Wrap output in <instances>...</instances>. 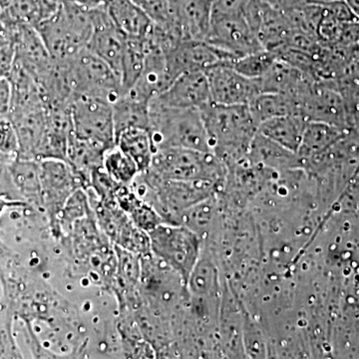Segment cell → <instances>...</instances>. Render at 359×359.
I'll return each instance as SVG.
<instances>
[{"label": "cell", "instance_id": "cell-1", "mask_svg": "<svg viewBox=\"0 0 359 359\" xmlns=\"http://www.w3.org/2000/svg\"><path fill=\"white\" fill-rule=\"evenodd\" d=\"M211 151L226 166L245 159L259 130L249 105L208 103L200 109Z\"/></svg>", "mask_w": 359, "mask_h": 359}, {"label": "cell", "instance_id": "cell-2", "mask_svg": "<svg viewBox=\"0 0 359 359\" xmlns=\"http://www.w3.org/2000/svg\"><path fill=\"white\" fill-rule=\"evenodd\" d=\"M35 29L53 60L68 62L88 46L93 32L90 11L63 0L58 11Z\"/></svg>", "mask_w": 359, "mask_h": 359}, {"label": "cell", "instance_id": "cell-3", "mask_svg": "<svg viewBox=\"0 0 359 359\" xmlns=\"http://www.w3.org/2000/svg\"><path fill=\"white\" fill-rule=\"evenodd\" d=\"M149 114L148 130L155 151L161 148H186L212 152L200 109H180L150 102Z\"/></svg>", "mask_w": 359, "mask_h": 359}, {"label": "cell", "instance_id": "cell-4", "mask_svg": "<svg viewBox=\"0 0 359 359\" xmlns=\"http://www.w3.org/2000/svg\"><path fill=\"white\" fill-rule=\"evenodd\" d=\"M149 173L162 180L208 181L219 185L226 178V164L214 153L186 148L155 151Z\"/></svg>", "mask_w": 359, "mask_h": 359}, {"label": "cell", "instance_id": "cell-5", "mask_svg": "<svg viewBox=\"0 0 359 359\" xmlns=\"http://www.w3.org/2000/svg\"><path fill=\"white\" fill-rule=\"evenodd\" d=\"M148 236L152 256L176 271L187 285L200 259L199 235L185 224L163 222Z\"/></svg>", "mask_w": 359, "mask_h": 359}, {"label": "cell", "instance_id": "cell-6", "mask_svg": "<svg viewBox=\"0 0 359 359\" xmlns=\"http://www.w3.org/2000/svg\"><path fill=\"white\" fill-rule=\"evenodd\" d=\"M66 65L74 95L98 97L113 103L124 92L115 71L87 48Z\"/></svg>", "mask_w": 359, "mask_h": 359}, {"label": "cell", "instance_id": "cell-7", "mask_svg": "<svg viewBox=\"0 0 359 359\" xmlns=\"http://www.w3.org/2000/svg\"><path fill=\"white\" fill-rule=\"evenodd\" d=\"M72 133L104 148L116 146L112 103L98 97L74 95L69 105Z\"/></svg>", "mask_w": 359, "mask_h": 359}, {"label": "cell", "instance_id": "cell-8", "mask_svg": "<svg viewBox=\"0 0 359 359\" xmlns=\"http://www.w3.org/2000/svg\"><path fill=\"white\" fill-rule=\"evenodd\" d=\"M41 208L50 222L54 235L61 231L59 217L75 191L84 188L69 163L60 159L39 160Z\"/></svg>", "mask_w": 359, "mask_h": 359}, {"label": "cell", "instance_id": "cell-9", "mask_svg": "<svg viewBox=\"0 0 359 359\" xmlns=\"http://www.w3.org/2000/svg\"><path fill=\"white\" fill-rule=\"evenodd\" d=\"M205 41L235 58L264 49L245 20L244 13H212L211 25Z\"/></svg>", "mask_w": 359, "mask_h": 359}, {"label": "cell", "instance_id": "cell-10", "mask_svg": "<svg viewBox=\"0 0 359 359\" xmlns=\"http://www.w3.org/2000/svg\"><path fill=\"white\" fill-rule=\"evenodd\" d=\"M96 219L104 233L115 247L129 250L138 256L151 254L148 233L135 226L117 201H99Z\"/></svg>", "mask_w": 359, "mask_h": 359}, {"label": "cell", "instance_id": "cell-11", "mask_svg": "<svg viewBox=\"0 0 359 359\" xmlns=\"http://www.w3.org/2000/svg\"><path fill=\"white\" fill-rule=\"evenodd\" d=\"M211 102L221 105H249L262 93L259 79L241 74L230 63H222L205 72Z\"/></svg>", "mask_w": 359, "mask_h": 359}, {"label": "cell", "instance_id": "cell-12", "mask_svg": "<svg viewBox=\"0 0 359 359\" xmlns=\"http://www.w3.org/2000/svg\"><path fill=\"white\" fill-rule=\"evenodd\" d=\"M167 65L173 80L187 72H207L222 63H230L233 56L207 41L186 40L166 52Z\"/></svg>", "mask_w": 359, "mask_h": 359}, {"label": "cell", "instance_id": "cell-13", "mask_svg": "<svg viewBox=\"0 0 359 359\" xmlns=\"http://www.w3.org/2000/svg\"><path fill=\"white\" fill-rule=\"evenodd\" d=\"M93 23V32L87 49L105 61L121 79L123 51H124V34L116 26L114 21L106 8L90 11Z\"/></svg>", "mask_w": 359, "mask_h": 359}, {"label": "cell", "instance_id": "cell-14", "mask_svg": "<svg viewBox=\"0 0 359 359\" xmlns=\"http://www.w3.org/2000/svg\"><path fill=\"white\" fill-rule=\"evenodd\" d=\"M150 102L180 109H201L211 102L207 75L205 72L183 73Z\"/></svg>", "mask_w": 359, "mask_h": 359}, {"label": "cell", "instance_id": "cell-15", "mask_svg": "<svg viewBox=\"0 0 359 359\" xmlns=\"http://www.w3.org/2000/svg\"><path fill=\"white\" fill-rule=\"evenodd\" d=\"M7 115L13 122L20 141V153L16 158L39 160L46 129L47 107L45 103L11 108Z\"/></svg>", "mask_w": 359, "mask_h": 359}, {"label": "cell", "instance_id": "cell-16", "mask_svg": "<svg viewBox=\"0 0 359 359\" xmlns=\"http://www.w3.org/2000/svg\"><path fill=\"white\" fill-rule=\"evenodd\" d=\"M173 81L167 65L166 53L146 37L145 63L136 83L125 90L141 100L150 102Z\"/></svg>", "mask_w": 359, "mask_h": 359}, {"label": "cell", "instance_id": "cell-17", "mask_svg": "<svg viewBox=\"0 0 359 359\" xmlns=\"http://www.w3.org/2000/svg\"><path fill=\"white\" fill-rule=\"evenodd\" d=\"M13 43L15 49V62L30 73L36 82L53 67L55 61L35 28L30 26L14 27Z\"/></svg>", "mask_w": 359, "mask_h": 359}, {"label": "cell", "instance_id": "cell-18", "mask_svg": "<svg viewBox=\"0 0 359 359\" xmlns=\"http://www.w3.org/2000/svg\"><path fill=\"white\" fill-rule=\"evenodd\" d=\"M169 6L182 39L205 41L211 25L212 0H169Z\"/></svg>", "mask_w": 359, "mask_h": 359}, {"label": "cell", "instance_id": "cell-19", "mask_svg": "<svg viewBox=\"0 0 359 359\" xmlns=\"http://www.w3.org/2000/svg\"><path fill=\"white\" fill-rule=\"evenodd\" d=\"M63 0H9L1 11V20L9 28H36L58 11Z\"/></svg>", "mask_w": 359, "mask_h": 359}, {"label": "cell", "instance_id": "cell-20", "mask_svg": "<svg viewBox=\"0 0 359 359\" xmlns=\"http://www.w3.org/2000/svg\"><path fill=\"white\" fill-rule=\"evenodd\" d=\"M248 158L252 164L271 171H290L302 167L299 156L259 132L250 143Z\"/></svg>", "mask_w": 359, "mask_h": 359}, {"label": "cell", "instance_id": "cell-21", "mask_svg": "<svg viewBox=\"0 0 359 359\" xmlns=\"http://www.w3.org/2000/svg\"><path fill=\"white\" fill-rule=\"evenodd\" d=\"M308 122L301 115H285L261 123L257 132L297 154Z\"/></svg>", "mask_w": 359, "mask_h": 359}, {"label": "cell", "instance_id": "cell-22", "mask_svg": "<svg viewBox=\"0 0 359 359\" xmlns=\"http://www.w3.org/2000/svg\"><path fill=\"white\" fill-rule=\"evenodd\" d=\"M107 149L99 145L95 142L83 140L71 135L68 144L67 158L66 162L74 170L87 189L90 176L97 168L103 166V160Z\"/></svg>", "mask_w": 359, "mask_h": 359}, {"label": "cell", "instance_id": "cell-23", "mask_svg": "<svg viewBox=\"0 0 359 359\" xmlns=\"http://www.w3.org/2000/svg\"><path fill=\"white\" fill-rule=\"evenodd\" d=\"M107 11L126 36L146 37L152 29V20L133 0H110Z\"/></svg>", "mask_w": 359, "mask_h": 359}, {"label": "cell", "instance_id": "cell-24", "mask_svg": "<svg viewBox=\"0 0 359 359\" xmlns=\"http://www.w3.org/2000/svg\"><path fill=\"white\" fill-rule=\"evenodd\" d=\"M311 78L313 77L278 57L263 76L259 78V82L262 93L294 94Z\"/></svg>", "mask_w": 359, "mask_h": 359}, {"label": "cell", "instance_id": "cell-25", "mask_svg": "<svg viewBox=\"0 0 359 359\" xmlns=\"http://www.w3.org/2000/svg\"><path fill=\"white\" fill-rule=\"evenodd\" d=\"M116 138L125 130L149 129L150 102L141 100L124 91L112 103Z\"/></svg>", "mask_w": 359, "mask_h": 359}, {"label": "cell", "instance_id": "cell-26", "mask_svg": "<svg viewBox=\"0 0 359 359\" xmlns=\"http://www.w3.org/2000/svg\"><path fill=\"white\" fill-rule=\"evenodd\" d=\"M116 201L135 226L147 233L165 222L154 205L139 197L131 186H123L116 196Z\"/></svg>", "mask_w": 359, "mask_h": 359}, {"label": "cell", "instance_id": "cell-27", "mask_svg": "<svg viewBox=\"0 0 359 359\" xmlns=\"http://www.w3.org/2000/svg\"><path fill=\"white\" fill-rule=\"evenodd\" d=\"M11 170L22 200L41 208L39 160L15 158L11 161Z\"/></svg>", "mask_w": 359, "mask_h": 359}, {"label": "cell", "instance_id": "cell-28", "mask_svg": "<svg viewBox=\"0 0 359 359\" xmlns=\"http://www.w3.org/2000/svg\"><path fill=\"white\" fill-rule=\"evenodd\" d=\"M116 145L134 160L140 173L150 169L155 147L148 129L125 130L116 138Z\"/></svg>", "mask_w": 359, "mask_h": 359}, {"label": "cell", "instance_id": "cell-29", "mask_svg": "<svg viewBox=\"0 0 359 359\" xmlns=\"http://www.w3.org/2000/svg\"><path fill=\"white\" fill-rule=\"evenodd\" d=\"M249 107L257 125L282 116L299 115V105L292 94L263 92L252 99Z\"/></svg>", "mask_w": 359, "mask_h": 359}, {"label": "cell", "instance_id": "cell-30", "mask_svg": "<svg viewBox=\"0 0 359 359\" xmlns=\"http://www.w3.org/2000/svg\"><path fill=\"white\" fill-rule=\"evenodd\" d=\"M337 131L327 123L309 121L297 155L304 168L320 154L330 142L337 138Z\"/></svg>", "mask_w": 359, "mask_h": 359}, {"label": "cell", "instance_id": "cell-31", "mask_svg": "<svg viewBox=\"0 0 359 359\" xmlns=\"http://www.w3.org/2000/svg\"><path fill=\"white\" fill-rule=\"evenodd\" d=\"M146 37L126 36L121 66V83L124 91L136 83L143 70Z\"/></svg>", "mask_w": 359, "mask_h": 359}, {"label": "cell", "instance_id": "cell-32", "mask_svg": "<svg viewBox=\"0 0 359 359\" xmlns=\"http://www.w3.org/2000/svg\"><path fill=\"white\" fill-rule=\"evenodd\" d=\"M103 167L108 174L123 186H131L140 171L136 163L117 145L105 153Z\"/></svg>", "mask_w": 359, "mask_h": 359}, {"label": "cell", "instance_id": "cell-33", "mask_svg": "<svg viewBox=\"0 0 359 359\" xmlns=\"http://www.w3.org/2000/svg\"><path fill=\"white\" fill-rule=\"evenodd\" d=\"M187 285L194 297L200 301L211 297L216 290L217 271L211 262L199 259L194 268Z\"/></svg>", "mask_w": 359, "mask_h": 359}, {"label": "cell", "instance_id": "cell-34", "mask_svg": "<svg viewBox=\"0 0 359 359\" xmlns=\"http://www.w3.org/2000/svg\"><path fill=\"white\" fill-rule=\"evenodd\" d=\"M278 57V54L275 52L262 49V50L233 59L230 65L241 74L252 79H259L269 70Z\"/></svg>", "mask_w": 359, "mask_h": 359}, {"label": "cell", "instance_id": "cell-35", "mask_svg": "<svg viewBox=\"0 0 359 359\" xmlns=\"http://www.w3.org/2000/svg\"><path fill=\"white\" fill-rule=\"evenodd\" d=\"M115 250L118 280L123 289L131 292L141 282L142 257L118 247Z\"/></svg>", "mask_w": 359, "mask_h": 359}, {"label": "cell", "instance_id": "cell-36", "mask_svg": "<svg viewBox=\"0 0 359 359\" xmlns=\"http://www.w3.org/2000/svg\"><path fill=\"white\" fill-rule=\"evenodd\" d=\"M86 192V189H78L68 199L59 217L61 231L69 229L72 224L88 215V196Z\"/></svg>", "mask_w": 359, "mask_h": 359}, {"label": "cell", "instance_id": "cell-37", "mask_svg": "<svg viewBox=\"0 0 359 359\" xmlns=\"http://www.w3.org/2000/svg\"><path fill=\"white\" fill-rule=\"evenodd\" d=\"M20 153L18 132L8 115H0V155L8 160L15 159Z\"/></svg>", "mask_w": 359, "mask_h": 359}, {"label": "cell", "instance_id": "cell-38", "mask_svg": "<svg viewBox=\"0 0 359 359\" xmlns=\"http://www.w3.org/2000/svg\"><path fill=\"white\" fill-rule=\"evenodd\" d=\"M0 197L15 202H25L14 183L11 161L0 160Z\"/></svg>", "mask_w": 359, "mask_h": 359}, {"label": "cell", "instance_id": "cell-39", "mask_svg": "<svg viewBox=\"0 0 359 359\" xmlns=\"http://www.w3.org/2000/svg\"><path fill=\"white\" fill-rule=\"evenodd\" d=\"M15 63V49L13 42L0 47V78H8Z\"/></svg>", "mask_w": 359, "mask_h": 359}, {"label": "cell", "instance_id": "cell-40", "mask_svg": "<svg viewBox=\"0 0 359 359\" xmlns=\"http://www.w3.org/2000/svg\"><path fill=\"white\" fill-rule=\"evenodd\" d=\"M247 2L248 0H212V13H242Z\"/></svg>", "mask_w": 359, "mask_h": 359}, {"label": "cell", "instance_id": "cell-41", "mask_svg": "<svg viewBox=\"0 0 359 359\" xmlns=\"http://www.w3.org/2000/svg\"><path fill=\"white\" fill-rule=\"evenodd\" d=\"M13 89L8 78H0V115H7L11 111Z\"/></svg>", "mask_w": 359, "mask_h": 359}, {"label": "cell", "instance_id": "cell-42", "mask_svg": "<svg viewBox=\"0 0 359 359\" xmlns=\"http://www.w3.org/2000/svg\"><path fill=\"white\" fill-rule=\"evenodd\" d=\"M271 8L282 13H290L306 4L304 0H263Z\"/></svg>", "mask_w": 359, "mask_h": 359}, {"label": "cell", "instance_id": "cell-43", "mask_svg": "<svg viewBox=\"0 0 359 359\" xmlns=\"http://www.w3.org/2000/svg\"><path fill=\"white\" fill-rule=\"evenodd\" d=\"M72 1L87 11H95V9L106 8L110 0H72Z\"/></svg>", "mask_w": 359, "mask_h": 359}, {"label": "cell", "instance_id": "cell-44", "mask_svg": "<svg viewBox=\"0 0 359 359\" xmlns=\"http://www.w3.org/2000/svg\"><path fill=\"white\" fill-rule=\"evenodd\" d=\"M27 205V203L25 202H15V201L7 200L6 198L0 197V217L4 214L7 209L26 207Z\"/></svg>", "mask_w": 359, "mask_h": 359}, {"label": "cell", "instance_id": "cell-45", "mask_svg": "<svg viewBox=\"0 0 359 359\" xmlns=\"http://www.w3.org/2000/svg\"><path fill=\"white\" fill-rule=\"evenodd\" d=\"M355 18H359V0H344Z\"/></svg>", "mask_w": 359, "mask_h": 359}, {"label": "cell", "instance_id": "cell-46", "mask_svg": "<svg viewBox=\"0 0 359 359\" xmlns=\"http://www.w3.org/2000/svg\"><path fill=\"white\" fill-rule=\"evenodd\" d=\"M134 2H136L138 6L141 7L147 6L148 4H151V2L156 1V0H133Z\"/></svg>", "mask_w": 359, "mask_h": 359}]
</instances>
